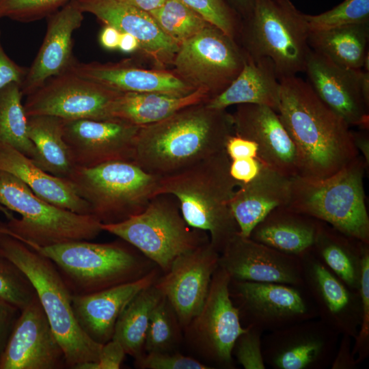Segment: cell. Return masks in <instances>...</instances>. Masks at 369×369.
<instances>
[{
  "label": "cell",
  "mask_w": 369,
  "mask_h": 369,
  "mask_svg": "<svg viewBox=\"0 0 369 369\" xmlns=\"http://www.w3.org/2000/svg\"><path fill=\"white\" fill-rule=\"evenodd\" d=\"M278 115L297 148V176L326 178L359 154L350 126L297 75L279 79Z\"/></svg>",
  "instance_id": "6da1fadb"
},
{
  "label": "cell",
  "mask_w": 369,
  "mask_h": 369,
  "mask_svg": "<svg viewBox=\"0 0 369 369\" xmlns=\"http://www.w3.org/2000/svg\"><path fill=\"white\" fill-rule=\"evenodd\" d=\"M233 135L232 117L225 109L192 105L141 126L132 162L149 174L170 176L225 150Z\"/></svg>",
  "instance_id": "7a4b0ae2"
},
{
  "label": "cell",
  "mask_w": 369,
  "mask_h": 369,
  "mask_svg": "<svg viewBox=\"0 0 369 369\" xmlns=\"http://www.w3.org/2000/svg\"><path fill=\"white\" fill-rule=\"evenodd\" d=\"M230 162L223 150L182 172L161 177L156 191V195L174 196L187 224L207 232L219 254L239 232L230 200L241 183L231 176Z\"/></svg>",
  "instance_id": "3957f363"
},
{
  "label": "cell",
  "mask_w": 369,
  "mask_h": 369,
  "mask_svg": "<svg viewBox=\"0 0 369 369\" xmlns=\"http://www.w3.org/2000/svg\"><path fill=\"white\" fill-rule=\"evenodd\" d=\"M0 255L27 277L59 342L69 368L97 362L102 344L91 340L73 314L72 294L54 263L19 239L0 232Z\"/></svg>",
  "instance_id": "277c9868"
},
{
  "label": "cell",
  "mask_w": 369,
  "mask_h": 369,
  "mask_svg": "<svg viewBox=\"0 0 369 369\" xmlns=\"http://www.w3.org/2000/svg\"><path fill=\"white\" fill-rule=\"evenodd\" d=\"M30 247L54 263L72 295L135 281L153 269L151 260L123 240L107 243L76 241Z\"/></svg>",
  "instance_id": "5b68a950"
},
{
  "label": "cell",
  "mask_w": 369,
  "mask_h": 369,
  "mask_svg": "<svg viewBox=\"0 0 369 369\" xmlns=\"http://www.w3.org/2000/svg\"><path fill=\"white\" fill-rule=\"evenodd\" d=\"M368 169L359 154L326 178L292 177L291 195L286 206L369 244V217L364 188Z\"/></svg>",
  "instance_id": "8992f818"
},
{
  "label": "cell",
  "mask_w": 369,
  "mask_h": 369,
  "mask_svg": "<svg viewBox=\"0 0 369 369\" xmlns=\"http://www.w3.org/2000/svg\"><path fill=\"white\" fill-rule=\"evenodd\" d=\"M0 204L20 215L0 221V232L29 247H48L76 241H90L102 231L92 215H81L55 206L36 195L22 180L0 171Z\"/></svg>",
  "instance_id": "52a82bcc"
},
{
  "label": "cell",
  "mask_w": 369,
  "mask_h": 369,
  "mask_svg": "<svg viewBox=\"0 0 369 369\" xmlns=\"http://www.w3.org/2000/svg\"><path fill=\"white\" fill-rule=\"evenodd\" d=\"M309 33L304 13L290 0H254L239 37L246 54L273 61L279 79L305 71Z\"/></svg>",
  "instance_id": "ba28073f"
},
{
  "label": "cell",
  "mask_w": 369,
  "mask_h": 369,
  "mask_svg": "<svg viewBox=\"0 0 369 369\" xmlns=\"http://www.w3.org/2000/svg\"><path fill=\"white\" fill-rule=\"evenodd\" d=\"M160 178L132 161H114L74 167L67 179L96 219L113 224L142 213L156 196Z\"/></svg>",
  "instance_id": "9c48e42d"
},
{
  "label": "cell",
  "mask_w": 369,
  "mask_h": 369,
  "mask_svg": "<svg viewBox=\"0 0 369 369\" xmlns=\"http://www.w3.org/2000/svg\"><path fill=\"white\" fill-rule=\"evenodd\" d=\"M100 226L102 231L135 247L164 273L178 256L210 241L207 232L187 224L177 199L170 194L154 197L142 213L124 221Z\"/></svg>",
  "instance_id": "30bf717a"
},
{
  "label": "cell",
  "mask_w": 369,
  "mask_h": 369,
  "mask_svg": "<svg viewBox=\"0 0 369 369\" xmlns=\"http://www.w3.org/2000/svg\"><path fill=\"white\" fill-rule=\"evenodd\" d=\"M245 53L235 40L210 25L182 43L174 56V72L212 98L219 94L241 70Z\"/></svg>",
  "instance_id": "8fae6325"
},
{
  "label": "cell",
  "mask_w": 369,
  "mask_h": 369,
  "mask_svg": "<svg viewBox=\"0 0 369 369\" xmlns=\"http://www.w3.org/2000/svg\"><path fill=\"white\" fill-rule=\"evenodd\" d=\"M122 94L71 71L53 77L27 96V116L52 115L65 120L112 119L111 109Z\"/></svg>",
  "instance_id": "7c38bea8"
},
{
  "label": "cell",
  "mask_w": 369,
  "mask_h": 369,
  "mask_svg": "<svg viewBox=\"0 0 369 369\" xmlns=\"http://www.w3.org/2000/svg\"><path fill=\"white\" fill-rule=\"evenodd\" d=\"M303 290L282 284L233 279L229 284L230 297H234L239 303V314L245 315L247 326L262 331L279 329L318 316L310 296Z\"/></svg>",
  "instance_id": "4fadbf2b"
},
{
  "label": "cell",
  "mask_w": 369,
  "mask_h": 369,
  "mask_svg": "<svg viewBox=\"0 0 369 369\" xmlns=\"http://www.w3.org/2000/svg\"><path fill=\"white\" fill-rule=\"evenodd\" d=\"M339 334L320 319L271 331L262 339L265 364L275 369H322L331 365Z\"/></svg>",
  "instance_id": "5bb4252c"
},
{
  "label": "cell",
  "mask_w": 369,
  "mask_h": 369,
  "mask_svg": "<svg viewBox=\"0 0 369 369\" xmlns=\"http://www.w3.org/2000/svg\"><path fill=\"white\" fill-rule=\"evenodd\" d=\"M230 279L219 266L200 313L187 327L192 328L195 342L208 358L228 367L232 364L235 342L247 329L242 326L238 308L230 297Z\"/></svg>",
  "instance_id": "9a60e30c"
},
{
  "label": "cell",
  "mask_w": 369,
  "mask_h": 369,
  "mask_svg": "<svg viewBox=\"0 0 369 369\" xmlns=\"http://www.w3.org/2000/svg\"><path fill=\"white\" fill-rule=\"evenodd\" d=\"M219 253L208 241L178 256L155 282L181 327L187 328L200 313L219 266Z\"/></svg>",
  "instance_id": "2e32d148"
},
{
  "label": "cell",
  "mask_w": 369,
  "mask_h": 369,
  "mask_svg": "<svg viewBox=\"0 0 369 369\" xmlns=\"http://www.w3.org/2000/svg\"><path fill=\"white\" fill-rule=\"evenodd\" d=\"M140 126L119 119L63 120V135L75 167L133 161Z\"/></svg>",
  "instance_id": "e0dca14e"
},
{
  "label": "cell",
  "mask_w": 369,
  "mask_h": 369,
  "mask_svg": "<svg viewBox=\"0 0 369 369\" xmlns=\"http://www.w3.org/2000/svg\"><path fill=\"white\" fill-rule=\"evenodd\" d=\"M300 258L303 288L318 317L339 335L355 338L361 322L359 291L348 288L312 249Z\"/></svg>",
  "instance_id": "ac0fdd59"
},
{
  "label": "cell",
  "mask_w": 369,
  "mask_h": 369,
  "mask_svg": "<svg viewBox=\"0 0 369 369\" xmlns=\"http://www.w3.org/2000/svg\"><path fill=\"white\" fill-rule=\"evenodd\" d=\"M64 351L36 295L20 311L0 359V369H59Z\"/></svg>",
  "instance_id": "d6986e66"
},
{
  "label": "cell",
  "mask_w": 369,
  "mask_h": 369,
  "mask_svg": "<svg viewBox=\"0 0 369 369\" xmlns=\"http://www.w3.org/2000/svg\"><path fill=\"white\" fill-rule=\"evenodd\" d=\"M231 279L277 283L303 288L301 258L236 234L219 254Z\"/></svg>",
  "instance_id": "ffe728a7"
},
{
  "label": "cell",
  "mask_w": 369,
  "mask_h": 369,
  "mask_svg": "<svg viewBox=\"0 0 369 369\" xmlns=\"http://www.w3.org/2000/svg\"><path fill=\"white\" fill-rule=\"evenodd\" d=\"M234 135L254 141L260 163L286 176L298 174L297 148L278 113L260 105H238L232 115Z\"/></svg>",
  "instance_id": "44dd1931"
},
{
  "label": "cell",
  "mask_w": 369,
  "mask_h": 369,
  "mask_svg": "<svg viewBox=\"0 0 369 369\" xmlns=\"http://www.w3.org/2000/svg\"><path fill=\"white\" fill-rule=\"evenodd\" d=\"M362 69L339 66L311 49L305 71L319 98L350 126L368 130L369 107L360 89Z\"/></svg>",
  "instance_id": "7402d4cb"
},
{
  "label": "cell",
  "mask_w": 369,
  "mask_h": 369,
  "mask_svg": "<svg viewBox=\"0 0 369 369\" xmlns=\"http://www.w3.org/2000/svg\"><path fill=\"white\" fill-rule=\"evenodd\" d=\"M83 13L72 0L48 16L43 42L20 86L23 96L36 91L49 79L70 71L77 62L72 35L81 27Z\"/></svg>",
  "instance_id": "603a6c76"
},
{
  "label": "cell",
  "mask_w": 369,
  "mask_h": 369,
  "mask_svg": "<svg viewBox=\"0 0 369 369\" xmlns=\"http://www.w3.org/2000/svg\"><path fill=\"white\" fill-rule=\"evenodd\" d=\"M79 8L105 25L133 36L139 50L159 66L172 64L179 46L159 27L152 16L119 0H76Z\"/></svg>",
  "instance_id": "cb8c5ba5"
},
{
  "label": "cell",
  "mask_w": 369,
  "mask_h": 369,
  "mask_svg": "<svg viewBox=\"0 0 369 369\" xmlns=\"http://www.w3.org/2000/svg\"><path fill=\"white\" fill-rule=\"evenodd\" d=\"M70 71L121 93H159L185 96L195 88L174 71L146 69L130 61L117 63L77 61Z\"/></svg>",
  "instance_id": "d4e9b609"
},
{
  "label": "cell",
  "mask_w": 369,
  "mask_h": 369,
  "mask_svg": "<svg viewBox=\"0 0 369 369\" xmlns=\"http://www.w3.org/2000/svg\"><path fill=\"white\" fill-rule=\"evenodd\" d=\"M158 271L153 269L141 278L83 295H72L77 322L94 342L104 344L113 338L115 323L125 307L141 290L154 284Z\"/></svg>",
  "instance_id": "484cf974"
},
{
  "label": "cell",
  "mask_w": 369,
  "mask_h": 369,
  "mask_svg": "<svg viewBox=\"0 0 369 369\" xmlns=\"http://www.w3.org/2000/svg\"><path fill=\"white\" fill-rule=\"evenodd\" d=\"M290 195L291 178L262 165L253 180L236 188L230 200L240 234L249 237L273 210L288 204Z\"/></svg>",
  "instance_id": "4316f807"
},
{
  "label": "cell",
  "mask_w": 369,
  "mask_h": 369,
  "mask_svg": "<svg viewBox=\"0 0 369 369\" xmlns=\"http://www.w3.org/2000/svg\"><path fill=\"white\" fill-rule=\"evenodd\" d=\"M0 171L17 177L36 195L55 206L78 214L92 215L88 203L67 178L44 171L30 158L3 141H0Z\"/></svg>",
  "instance_id": "83f0119b"
},
{
  "label": "cell",
  "mask_w": 369,
  "mask_h": 369,
  "mask_svg": "<svg viewBox=\"0 0 369 369\" xmlns=\"http://www.w3.org/2000/svg\"><path fill=\"white\" fill-rule=\"evenodd\" d=\"M280 92V83L273 61L269 57L254 58L245 53L239 74L226 90L210 99L206 105L213 109H226L232 105L254 104L267 106L277 113Z\"/></svg>",
  "instance_id": "f1b7e54d"
},
{
  "label": "cell",
  "mask_w": 369,
  "mask_h": 369,
  "mask_svg": "<svg viewBox=\"0 0 369 369\" xmlns=\"http://www.w3.org/2000/svg\"><path fill=\"white\" fill-rule=\"evenodd\" d=\"M323 221L286 206L273 210L249 238L282 253L301 258L314 245Z\"/></svg>",
  "instance_id": "f546056e"
},
{
  "label": "cell",
  "mask_w": 369,
  "mask_h": 369,
  "mask_svg": "<svg viewBox=\"0 0 369 369\" xmlns=\"http://www.w3.org/2000/svg\"><path fill=\"white\" fill-rule=\"evenodd\" d=\"M212 96L203 87L185 96L159 93L120 94L114 100L111 117L137 126H145L163 120L188 107L208 102Z\"/></svg>",
  "instance_id": "4dcf8cb0"
},
{
  "label": "cell",
  "mask_w": 369,
  "mask_h": 369,
  "mask_svg": "<svg viewBox=\"0 0 369 369\" xmlns=\"http://www.w3.org/2000/svg\"><path fill=\"white\" fill-rule=\"evenodd\" d=\"M368 246L323 222L312 250L348 288L359 291L361 258Z\"/></svg>",
  "instance_id": "1f68e13d"
},
{
  "label": "cell",
  "mask_w": 369,
  "mask_h": 369,
  "mask_svg": "<svg viewBox=\"0 0 369 369\" xmlns=\"http://www.w3.org/2000/svg\"><path fill=\"white\" fill-rule=\"evenodd\" d=\"M369 22L318 31H310L311 49L335 64L350 69H361L369 53Z\"/></svg>",
  "instance_id": "d6a6232c"
},
{
  "label": "cell",
  "mask_w": 369,
  "mask_h": 369,
  "mask_svg": "<svg viewBox=\"0 0 369 369\" xmlns=\"http://www.w3.org/2000/svg\"><path fill=\"white\" fill-rule=\"evenodd\" d=\"M28 135L36 149L33 161L44 171L67 178L74 169L63 135V119L45 115L27 117Z\"/></svg>",
  "instance_id": "836d02e7"
},
{
  "label": "cell",
  "mask_w": 369,
  "mask_h": 369,
  "mask_svg": "<svg viewBox=\"0 0 369 369\" xmlns=\"http://www.w3.org/2000/svg\"><path fill=\"white\" fill-rule=\"evenodd\" d=\"M162 297L155 283L145 288L131 299L115 323L112 339L135 359L144 354L150 315Z\"/></svg>",
  "instance_id": "e575fe53"
},
{
  "label": "cell",
  "mask_w": 369,
  "mask_h": 369,
  "mask_svg": "<svg viewBox=\"0 0 369 369\" xmlns=\"http://www.w3.org/2000/svg\"><path fill=\"white\" fill-rule=\"evenodd\" d=\"M23 96L20 85L15 83L0 90V141L10 144L33 161L36 149L28 135Z\"/></svg>",
  "instance_id": "d590c367"
},
{
  "label": "cell",
  "mask_w": 369,
  "mask_h": 369,
  "mask_svg": "<svg viewBox=\"0 0 369 369\" xmlns=\"http://www.w3.org/2000/svg\"><path fill=\"white\" fill-rule=\"evenodd\" d=\"M149 14L161 30L178 46L210 25L179 0H167Z\"/></svg>",
  "instance_id": "8d00e7d4"
},
{
  "label": "cell",
  "mask_w": 369,
  "mask_h": 369,
  "mask_svg": "<svg viewBox=\"0 0 369 369\" xmlns=\"http://www.w3.org/2000/svg\"><path fill=\"white\" fill-rule=\"evenodd\" d=\"M177 316L167 298H162L154 308L147 329L144 351L147 353L168 352L178 339Z\"/></svg>",
  "instance_id": "74e56055"
},
{
  "label": "cell",
  "mask_w": 369,
  "mask_h": 369,
  "mask_svg": "<svg viewBox=\"0 0 369 369\" xmlns=\"http://www.w3.org/2000/svg\"><path fill=\"white\" fill-rule=\"evenodd\" d=\"M310 31L325 30L369 22V0H344L317 15L304 14Z\"/></svg>",
  "instance_id": "f35d334b"
},
{
  "label": "cell",
  "mask_w": 369,
  "mask_h": 369,
  "mask_svg": "<svg viewBox=\"0 0 369 369\" xmlns=\"http://www.w3.org/2000/svg\"><path fill=\"white\" fill-rule=\"evenodd\" d=\"M36 297V290L27 277L0 255V299L21 311Z\"/></svg>",
  "instance_id": "ab89813d"
},
{
  "label": "cell",
  "mask_w": 369,
  "mask_h": 369,
  "mask_svg": "<svg viewBox=\"0 0 369 369\" xmlns=\"http://www.w3.org/2000/svg\"><path fill=\"white\" fill-rule=\"evenodd\" d=\"M210 25L236 40L239 37L243 19L226 0H179Z\"/></svg>",
  "instance_id": "60d3db41"
},
{
  "label": "cell",
  "mask_w": 369,
  "mask_h": 369,
  "mask_svg": "<svg viewBox=\"0 0 369 369\" xmlns=\"http://www.w3.org/2000/svg\"><path fill=\"white\" fill-rule=\"evenodd\" d=\"M72 0H0V19L29 23L48 17Z\"/></svg>",
  "instance_id": "b9f144b4"
},
{
  "label": "cell",
  "mask_w": 369,
  "mask_h": 369,
  "mask_svg": "<svg viewBox=\"0 0 369 369\" xmlns=\"http://www.w3.org/2000/svg\"><path fill=\"white\" fill-rule=\"evenodd\" d=\"M359 293L361 303V322L355 343L352 350L353 356L357 355L356 362L366 357L368 353L369 340V248L363 254L361 261V277Z\"/></svg>",
  "instance_id": "7bdbcfd3"
},
{
  "label": "cell",
  "mask_w": 369,
  "mask_h": 369,
  "mask_svg": "<svg viewBox=\"0 0 369 369\" xmlns=\"http://www.w3.org/2000/svg\"><path fill=\"white\" fill-rule=\"evenodd\" d=\"M247 327V331L235 342L232 353L245 369H264L261 338L263 331L252 326Z\"/></svg>",
  "instance_id": "ee69618b"
},
{
  "label": "cell",
  "mask_w": 369,
  "mask_h": 369,
  "mask_svg": "<svg viewBox=\"0 0 369 369\" xmlns=\"http://www.w3.org/2000/svg\"><path fill=\"white\" fill-rule=\"evenodd\" d=\"M136 366L144 369H210L198 360L180 353L152 352L135 359Z\"/></svg>",
  "instance_id": "f6af8a7d"
},
{
  "label": "cell",
  "mask_w": 369,
  "mask_h": 369,
  "mask_svg": "<svg viewBox=\"0 0 369 369\" xmlns=\"http://www.w3.org/2000/svg\"><path fill=\"white\" fill-rule=\"evenodd\" d=\"M27 70L28 68L17 64L5 53L1 42L0 31V90L12 83L21 86Z\"/></svg>",
  "instance_id": "bcb514c9"
},
{
  "label": "cell",
  "mask_w": 369,
  "mask_h": 369,
  "mask_svg": "<svg viewBox=\"0 0 369 369\" xmlns=\"http://www.w3.org/2000/svg\"><path fill=\"white\" fill-rule=\"evenodd\" d=\"M122 344L111 339L102 344L96 369H118L126 355Z\"/></svg>",
  "instance_id": "7dc6e473"
},
{
  "label": "cell",
  "mask_w": 369,
  "mask_h": 369,
  "mask_svg": "<svg viewBox=\"0 0 369 369\" xmlns=\"http://www.w3.org/2000/svg\"><path fill=\"white\" fill-rule=\"evenodd\" d=\"M20 313L18 309L0 299V359Z\"/></svg>",
  "instance_id": "c3c4849f"
},
{
  "label": "cell",
  "mask_w": 369,
  "mask_h": 369,
  "mask_svg": "<svg viewBox=\"0 0 369 369\" xmlns=\"http://www.w3.org/2000/svg\"><path fill=\"white\" fill-rule=\"evenodd\" d=\"M262 165L256 158H243L232 160L230 174L236 181L247 183L253 180L259 173Z\"/></svg>",
  "instance_id": "681fc988"
},
{
  "label": "cell",
  "mask_w": 369,
  "mask_h": 369,
  "mask_svg": "<svg viewBox=\"0 0 369 369\" xmlns=\"http://www.w3.org/2000/svg\"><path fill=\"white\" fill-rule=\"evenodd\" d=\"M225 150L231 161L248 157L258 158V145L253 141L235 135L228 139Z\"/></svg>",
  "instance_id": "f907efd6"
},
{
  "label": "cell",
  "mask_w": 369,
  "mask_h": 369,
  "mask_svg": "<svg viewBox=\"0 0 369 369\" xmlns=\"http://www.w3.org/2000/svg\"><path fill=\"white\" fill-rule=\"evenodd\" d=\"M351 338L348 336H343L340 351L336 354L331 364L332 368H349L356 365L357 362L350 350Z\"/></svg>",
  "instance_id": "816d5d0a"
},
{
  "label": "cell",
  "mask_w": 369,
  "mask_h": 369,
  "mask_svg": "<svg viewBox=\"0 0 369 369\" xmlns=\"http://www.w3.org/2000/svg\"><path fill=\"white\" fill-rule=\"evenodd\" d=\"M121 32L110 25H105L102 28L99 41L101 46L107 50L118 49Z\"/></svg>",
  "instance_id": "f5cc1de1"
},
{
  "label": "cell",
  "mask_w": 369,
  "mask_h": 369,
  "mask_svg": "<svg viewBox=\"0 0 369 369\" xmlns=\"http://www.w3.org/2000/svg\"><path fill=\"white\" fill-rule=\"evenodd\" d=\"M353 142L359 154L363 157L367 167H369V137L366 132L352 131Z\"/></svg>",
  "instance_id": "db71d44e"
},
{
  "label": "cell",
  "mask_w": 369,
  "mask_h": 369,
  "mask_svg": "<svg viewBox=\"0 0 369 369\" xmlns=\"http://www.w3.org/2000/svg\"><path fill=\"white\" fill-rule=\"evenodd\" d=\"M137 9L150 12L161 7L167 0H119Z\"/></svg>",
  "instance_id": "11a10c76"
},
{
  "label": "cell",
  "mask_w": 369,
  "mask_h": 369,
  "mask_svg": "<svg viewBox=\"0 0 369 369\" xmlns=\"http://www.w3.org/2000/svg\"><path fill=\"white\" fill-rule=\"evenodd\" d=\"M118 49L125 53H132L139 50L138 40L128 33H121Z\"/></svg>",
  "instance_id": "9f6ffc18"
},
{
  "label": "cell",
  "mask_w": 369,
  "mask_h": 369,
  "mask_svg": "<svg viewBox=\"0 0 369 369\" xmlns=\"http://www.w3.org/2000/svg\"><path fill=\"white\" fill-rule=\"evenodd\" d=\"M226 1L239 14L242 19L248 18L254 8V0H226Z\"/></svg>",
  "instance_id": "6f0895ef"
},
{
  "label": "cell",
  "mask_w": 369,
  "mask_h": 369,
  "mask_svg": "<svg viewBox=\"0 0 369 369\" xmlns=\"http://www.w3.org/2000/svg\"><path fill=\"white\" fill-rule=\"evenodd\" d=\"M360 89L366 104L369 107V71L362 70Z\"/></svg>",
  "instance_id": "680465c9"
},
{
  "label": "cell",
  "mask_w": 369,
  "mask_h": 369,
  "mask_svg": "<svg viewBox=\"0 0 369 369\" xmlns=\"http://www.w3.org/2000/svg\"><path fill=\"white\" fill-rule=\"evenodd\" d=\"M0 213H3L8 219H10L12 218L13 217H14L12 211L8 210L5 206H2L1 204H0Z\"/></svg>",
  "instance_id": "91938a15"
}]
</instances>
